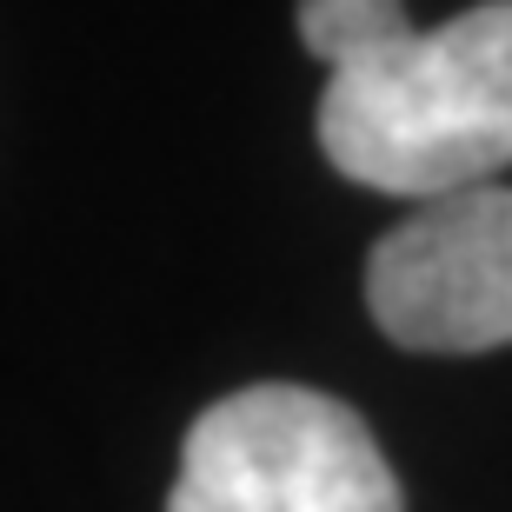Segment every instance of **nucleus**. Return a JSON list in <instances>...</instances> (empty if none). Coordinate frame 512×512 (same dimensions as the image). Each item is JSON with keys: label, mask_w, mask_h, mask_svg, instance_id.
<instances>
[{"label": "nucleus", "mask_w": 512, "mask_h": 512, "mask_svg": "<svg viewBox=\"0 0 512 512\" xmlns=\"http://www.w3.org/2000/svg\"><path fill=\"white\" fill-rule=\"evenodd\" d=\"M326 60V160L393 200H453L512 167V0H479L419 34L399 0H300Z\"/></svg>", "instance_id": "1"}, {"label": "nucleus", "mask_w": 512, "mask_h": 512, "mask_svg": "<svg viewBox=\"0 0 512 512\" xmlns=\"http://www.w3.org/2000/svg\"><path fill=\"white\" fill-rule=\"evenodd\" d=\"M366 313L406 353L512 346V187L426 200L366 253Z\"/></svg>", "instance_id": "3"}, {"label": "nucleus", "mask_w": 512, "mask_h": 512, "mask_svg": "<svg viewBox=\"0 0 512 512\" xmlns=\"http://www.w3.org/2000/svg\"><path fill=\"white\" fill-rule=\"evenodd\" d=\"M167 512H406V499L346 399L260 380L193 419Z\"/></svg>", "instance_id": "2"}]
</instances>
